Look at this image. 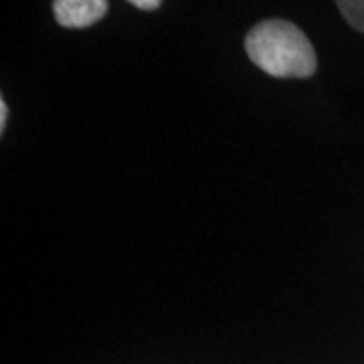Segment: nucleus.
<instances>
[{
  "instance_id": "f257e3e1",
  "label": "nucleus",
  "mask_w": 364,
  "mask_h": 364,
  "mask_svg": "<svg viewBox=\"0 0 364 364\" xmlns=\"http://www.w3.org/2000/svg\"><path fill=\"white\" fill-rule=\"evenodd\" d=\"M251 63L279 79L312 77L318 67L316 51L306 33L289 21H263L245 37Z\"/></svg>"
},
{
  "instance_id": "f03ea898",
  "label": "nucleus",
  "mask_w": 364,
  "mask_h": 364,
  "mask_svg": "<svg viewBox=\"0 0 364 364\" xmlns=\"http://www.w3.org/2000/svg\"><path fill=\"white\" fill-rule=\"evenodd\" d=\"M109 4L105 0H57L53 2V14L65 28H85L107 14Z\"/></svg>"
},
{
  "instance_id": "7ed1b4c3",
  "label": "nucleus",
  "mask_w": 364,
  "mask_h": 364,
  "mask_svg": "<svg viewBox=\"0 0 364 364\" xmlns=\"http://www.w3.org/2000/svg\"><path fill=\"white\" fill-rule=\"evenodd\" d=\"M336 6H338L342 16L348 21V25L352 28L364 33V0H360V2H354V0L344 2V0H340V2H336Z\"/></svg>"
},
{
  "instance_id": "20e7f679",
  "label": "nucleus",
  "mask_w": 364,
  "mask_h": 364,
  "mask_svg": "<svg viewBox=\"0 0 364 364\" xmlns=\"http://www.w3.org/2000/svg\"><path fill=\"white\" fill-rule=\"evenodd\" d=\"M132 6H136V9H142V11H156L160 9V0H132L130 2Z\"/></svg>"
},
{
  "instance_id": "39448f33",
  "label": "nucleus",
  "mask_w": 364,
  "mask_h": 364,
  "mask_svg": "<svg viewBox=\"0 0 364 364\" xmlns=\"http://www.w3.org/2000/svg\"><path fill=\"white\" fill-rule=\"evenodd\" d=\"M6 114H9V105L4 100H0V132L6 128Z\"/></svg>"
}]
</instances>
